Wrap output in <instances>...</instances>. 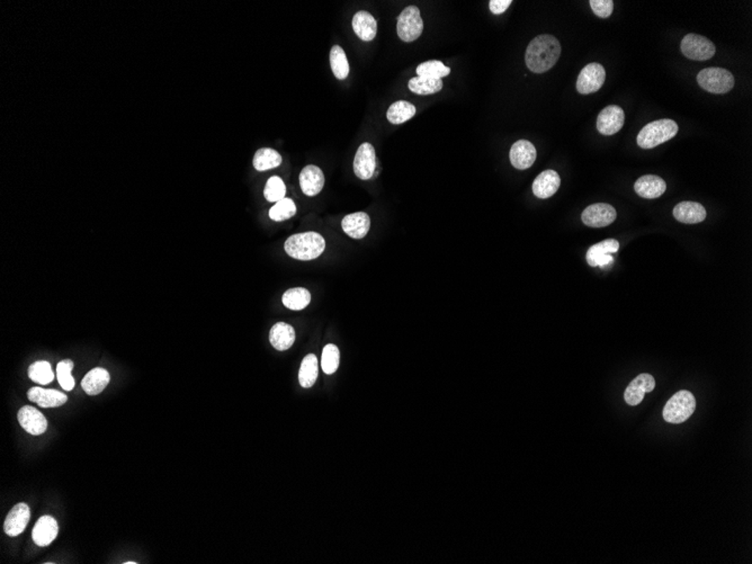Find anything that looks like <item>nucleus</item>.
<instances>
[{
  "label": "nucleus",
  "mask_w": 752,
  "mask_h": 564,
  "mask_svg": "<svg viewBox=\"0 0 752 564\" xmlns=\"http://www.w3.org/2000/svg\"><path fill=\"white\" fill-rule=\"evenodd\" d=\"M536 148L529 140H518L510 149V162L516 169H529L536 160Z\"/></svg>",
  "instance_id": "4468645a"
},
{
  "label": "nucleus",
  "mask_w": 752,
  "mask_h": 564,
  "mask_svg": "<svg viewBox=\"0 0 752 564\" xmlns=\"http://www.w3.org/2000/svg\"><path fill=\"white\" fill-rule=\"evenodd\" d=\"M616 210L611 204L597 203L592 204L581 214V219L587 227H605L612 225L616 220Z\"/></svg>",
  "instance_id": "1a4fd4ad"
},
{
  "label": "nucleus",
  "mask_w": 752,
  "mask_h": 564,
  "mask_svg": "<svg viewBox=\"0 0 752 564\" xmlns=\"http://www.w3.org/2000/svg\"><path fill=\"white\" fill-rule=\"evenodd\" d=\"M59 532L57 521L51 516H43L33 528V541L39 547H48L55 541Z\"/></svg>",
  "instance_id": "412c9836"
},
{
  "label": "nucleus",
  "mask_w": 752,
  "mask_h": 564,
  "mask_svg": "<svg viewBox=\"0 0 752 564\" xmlns=\"http://www.w3.org/2000/svg\"><path fill=\"white\" fill-rule=\"evenodd\" d=\"M330 66L337 79L344 80L347 78L349 75V64L342 46L335 45L331 48Z\"/></svg>",
  "instance_id": "7c9ffc66"
},
{
  "label": "nucleus",
  "mask_w": 752,
  "mask_h": 564,
  "mask_svg": "<svg viewBox=\"0 0 752 564\" xmlns=\"http://www.w3.org/2000/svg\"><path fill=\"white\" fill-rule=\"evenodd\" d=\"M285 194H286V186H285L284 182L277 176L270 177L267 183H266V186H265V199H267L268 202L277 203V202L285 199Z\"/></svg>",
  "instance_id": "e433bc0d"
},
{
  "label": "nucleus",
  "mask_w": 752,
  "mask_h": 564,
  "mask_svg": "<svg viewBox=\"0 0 752 564\" xmlns=\"http://www.w3.org/2000/svg\"><path fill=\"white\" fill-rule=\"evenodd\" d=\"M376 168V153L368 142L361 144L354 159V173L362 181L372 178Z\"/></svg>",
  "instance_id": "9b49d317"
},
{
  "label": "nucleus",
  "mask_w": 752,
  "mask_h": 564,
  "mask_svg": "<svg viewBox=\"0 0 752 564\" xmlns=\"http://www.w3.org/2000/svg\"><path fill=\"white\" fill-rule=\"evenodd\" d=\"M318 379V360L316 355L309 354L302 360L299 372V382L302 388L309 389Z\"/></svg>",
  "instance_id": "cd10ccee"
},
{
  "label": "nucleus",
  "mask_w": 752,
  "mask_h": 564,
  "mask_svg": "<svg viewBox=\"0 0 752 564\" xmlns=\"http://www.w3.org/2000/svg\"><path fill=\"white\" fill-rule=\"evenodd\" d=\"M561 178L555 170H545L537 176L533 183V193L538 199H545L557 193Z\"/></svg>",
  "instance_id": "a211bd4d"
},
{
  "label": "nucleus",
  "mask_w": 752,
  "mask_h": 564,
  "mask_svg": "<svg viewBox=\"0 0 752 564\" xmlns=\"http://www.w3.org/2000/svg\"><path fill=\"white\" fill-rule=\"evenodd\" d=\"M351 24H353L354 32L361 40L370 42L375 38L376 33H377V22L373 17V15L361 10L354 15Z\"/></svg>",
  "instance_id": "b1692460"
},
{
  "label": "nucleus",
  "mask_w": 752,
  "mask_h": 564,
  "mask_svg": "<svg viewBox=\"0 0 752 564\" xmlns=\"http://www.w3.org/2000/svg\"><path fill=\"white\" fill-rule=\"evenodd\" d=\"M625 123V113L618 105H609L599 113L597 130L603 136H613L620 132Z\"/></svg>",
  "instance_id": "9d476101"
},
{
  "label": "nucleus",
  "mask_w": 752,
  "mask_h": 564,
  "mask_svg": "<svg viewBox=\"0 0 752 564\" xmlns=\"http://www.w3.org/2000/svg\"><path fill=\"white\" fill-rule=\"evenodd\" d=\"M18 421L20 426L25 429L29 434L39 436L46 432L48 428V421L38 409L31 406H25L18 411Z\"/></svg>",
  "instance_id": "f3484780"
},
{
  "label": "nucleus",
  "mask_w": 752,
  "mask_h": 564,
  "mask_svg": "<svg viewBox=\"0 0 752 564\" xmlns=\"http://www.w3.org/2000/svg\"><path fill=\"white\" fill-rule=\"evenodd\" d=\"M620 242L615 239H607L592 246L587 251V262L592 267H605L614 262L612 253H618Z\"/></svg>",
  "instance_id": "f8f14e48"
},
{
  "label": "nucleus",
  "mask_w": 752,
  "mask_h": 564,
  "mask_svg": "<svg viewBox=\"0 0 752 564\" xmlns=\"http://www.w3.org/2000/svg\"><path fill=\"white\" fill-rule=\"evenodd\" d=\"M409 90L417 95H431L440 92L443 88L442 79H429L424 77H415L409 81Z\"/></svg>",
  "instance_id": "2f4dec72"
},
{
  "label": "nucleus",
  "mask_w": 752,
  "mask_h": 564,
  "mask_svg": "<svg viewBox=\"0 0 752 564\" xmlns=\"http://www.w3.org/2000/svg\"><path fill=\"white\" fill-rule=\"evenodd\" d=\"M72 369L74 362L70 360H61L57 366V381L66 391H71L75 388V379L71 375Z\"/></svg>",
  "instance_id": "4c0bfd02"
},
{
  "label": "nucleus",
  "mask_w": 752,
  "mask_h": 564,
  "mask_svg": "<svg viewBox=\"0 0 752 564\" xmlns=\"http://www.w3.org/2000/svg\"><path fill=\"white\" fill-rule=\"evenodd\" d=\"M655 388V377L652 375L640 374L629 383L624 393V399L629 406H638L643 401L646 393L653 391Z\"/></svg>",
  "instance_id": "ddd939ff"
},
{
  "label": "nucleus",
  "mask_w": 752,
  "mask_h": 564,
  "mask_svg": "<svg viewBox=\"0 0 752 564\" xmlns=\"http://www.w3.org/2000/svg\"><path fill=\"white\" fill-rule=\"evenodd\" d=\"M27 397L29 401L38 403L42 408H55L60 407L68 400V397L62 392L57 390L42 389V388H32L27 392Z\"/></svg>",
  "instance_id": "5701e85b"
},
{
  "label": "nucleus",
  "mask_w": 752,
  "mask_h": 564,
  "mask_svg": "<svg viewBox=\"0 0 752 564\" xmlns=\"http://www.w3.org/2000/svg\"><path fill=\"white\" fill-rule=\"evenodd\" d=\"M300 186L307 196H316L325 186V175L319 167L309 164L300 174Z\"/></svg>",
  "instance_id": "dca6fc26"
},
{
  "label": "nucleus",
  "mask_w": 752,
  "mask_h": 564,
  "mask_svg": "<svg viewBox=\"0 0 752 564\" xmlns=\"http://www.w3.org/2000/svg\"><path fill=\"white\" fill-rule=\"evenodd\" d=\"M590 6L598 17L607 18L612 15L614 3L612 0H592Z\"/></svg>",
  "instance_id": "58836bf2"
},
{
  "label": "nucleus",
  "mask_w": 752,
  "mask_h": 564,
  "mask_svg": "<svg viewBox=\"0 0 752 564\" xmlns=\"http://www.w3.org/2000/svg\"><path fill=\"white\" fill-rule=\"evenodd\" d=\"M29 517H31V512H29V506L26 504H18L9 512L7 515L5 523H4V530L8 536H18L20 533H23L25 530L26 526L29 524Z\"/></svg>",
  "instance_id": "2eb2a0df"
},
{
  "label": "nucleus",
  "mask_w": 752,
  "mask_h": 564,
  "mask_svg": "<svg viewBox=\"0 0 752 564\" xmlns=\"http://www.w3.org/2000/svg\"><path fill=\"white\" fill-rule=\"evenodd\" d=\"M416 71L418 77L429 79H442L443 77L450 75L451 69L443 64L442 61L431 60L426 61L424 64L417 66Z\"/></svg>",
  "instance_id": "473e14b6"
},
{
  "label": "nucleus",
  "mask_w": 752,
  "mask_h": 564,
  "mask_svg": "<svg viewBox=\"0 0 752 564\" xmlns=\"http://www.w3.org/2000/svg\"><path fill=\"white\" fill-rule=\"evenodd\" d=\"M681 52L690 60L706 61L714 57L716 48L712 41L697 34H687L681 41Z\"/></svg>",
  "instance_id": "0eeeda50"
},
{
  "label": "nucleus",
  "mask_w": 752,
  "mask_h": 564,
  "mask_svg": "<svg viewBox=\"0 0 752 564\" xmlns=\"http://www.w3.org/2000/svg\"><path fill=\"white\" fill-rule=\"evenodd\" d=\"M634 190L643 199H657L666 192L667 184L659 176L646 175L636 181Z\"/></svg>",
  "instance_id": "4be33fe9"
},
{
  "label": "nucleus",
  "mask_w": 752,
  "mask_h": 564,
  "mask_svg": "<svg viewBox=\"0 0 752 564\" xmlns=\"http://www.w3.org/2000/svg\"><path fill=\"white\" fill-rule=\"evenodd\" d=\"M561 44L553 35H538L526 50V66L535 73H543L555 66L560 58Z\"/></svg>",
  "instance_id": "f257e3e1"
},
{
  "label": "nucleus",
  "mask_w": 752,
  "mask_h": 564,
  "mask_svg": "<svg viewBox=\"0 0 752 564\" xmlns=\"http://www.w3.org/2000/svg\"><path fill=\"white\" fill-rule=\"evenodd\" d=\"M340 353L338 347L333 344L326 346L322 351L321 366L326 374H333L338 369Z\"/></svg>",
  "instance_id": "c9c22d12"
},
{
  "label": "nucleus",
  "mask_w": 752,
  "mask_h": 564,
  "mask_svg": "<svg viewBox=\"0 0 752 564\" xmlns=\"http://www.w3.org/2000/svg\"><path fill=\"white\" fill-rule=\"evenodd\" d=\"M109 382V373L102 367H96L87 373L81 381L83 391L88 395H97L106 388Z\"/></svg>",
  "instance_id": "a878e982"
},
{
  "label": "nucleus",
  "mask_w": 752,
  "mask_h": 564,
  "mask_svg": "<svg viewBox=\"0 0 752 564\" xmlns=\"http://www.w3.org/2000/svg\"><path fill=\"white\" fill-rule=\"evenodd\" d=\"M696 400L692 392L681 390L670 397L663 408L664 421L670 423H683L695 411Z\"/></svg>",
  "instance_id": "20e7f679"
},
{
  "label": "nucleus",
  "mask_w": 752,
  "mask_h": 564,
  "mask_svg": "<svg viewBox=\"0 0 752 564\" xmlns=\"http://www.w3.org/2000/svg\"><path fill=\"white\" fill-rule=\"evenodd\" d=\"M679 127L674 120L663 118L657 121L646 124V127L638 134V146L642 149H653V148L669 141L675 138Z\"/></svg>",
  "instance_id": "7ed1b4c3"
},
{
  "label": "nucleus",
  "mask_w": 752,
  "mask_h": 564,
  "mask_svg": "<svg viewBox=\"0 0 752 564\" xmlns=\"http://www.w3.org/2000/svg\"><path fill=\"white\" fill-rule=\"evenodd\" d=\"M285 251L288 256L299 260H312L325 251V238L316 232L294 234L285 241Z\"/></svg>",
  "instance_id": "f03ea898"
},
{
  "label": "nucleus",
  "mask_w": 752,
  "mask_h": 564,
  "mask_svg": "<svg viewBox=\"0 0 752 564\" xmlns=\"http://www.w3.org/2000/svg\"><path fill=\"white\" fill-rule=\"evenodd\" d=\"M253 167L258 171L273 169L281 164V157L276 150L270 148L259 149L253 156Z\"/></svg>",
  "instance_id": "c85d7f7f"
},
{
  "label": "nucleus",
  "mask_w": 752,
  "mask_h": 564,
  "mask_svg": "<svg viewBox=\"0 0 752 564\" xmlns=\"http://www.w3.org/2000/svg\"><path fill=\"white\" fill-rule=\"evenodd\" d=\"M697 83L711 94H727L734 87L735 80L732 73L727 69L706 68L698 73Z\"/></svg>",
  "instance_id": "39448f33"
},
{
  "label": "nucleus",
  "mask_w": 752,
  "mask_h": 564,
  "mask_svg": "<svg viewBox=\"0 0 752 564\" xmlns=\"http://www.w3.org/2000/svg\"><path fill=\"white\" fill-rule=\"evenodd\" d=\"M296 214L295 203L291 199H283L277 202L270 210V218L274 221L281 222L288 220Z\"/></svg>",
  "instance_id": "72a5a7b5"
},
{
  "label": "nucleus",
  "mask_w": 752,
  "mask_h": 564,
  "mask_svg": "<svg viewBox=\"0 0 752 564\" xmlns=\"http://www.w3.org/2000/svg\"><path fill=\"white\" fill-rule=\"evenodd\" d=\"M511 5V0H491L489 3L491 12L499 15L505 13Z\"/></svg>",
  "instance_id": "ea45409f"
},
{
  "label": "nucleus",
  "mask_w": 752,
  "mask_h": 564,
  "mask_svg": "<svg viewBox=\"0 0 752 564\" xmlns=\"http://www.w3.org/2000/svg\"><path fill=\"white\" fill-rule=\"evenodd\" d=\"M672 213L677 221L687 225L701 223L706 219V210L697 202H681L676 205Z\"/></svg>",
  "instance_id": "6ab92c4d"
},
{
  "label": "nucleus",
  "mask_w": 752,
  "mask_h": 564,
  "mask_svg": "<svg viewBox=\"0 0 752 564\" xmlns=\"http://www.w3.org/2000/svg\"><path fill=\"white\" fill-rule=\"evenodd\" d=\"M283 304L290 310L300 311L307 308L311 302L310 292L303 288H295L287 290L283 294Z\"/></svg>",
  "instance_id": "bb28decb"
},
{
  "label": "nucleus",
  "mask_w": 752,
  "mask_h": 564,
  "mask_svg": "<svg viewBox=\"0 0 752 564\" xmlns=\"http://www.w3.org/2000/svg\"><path fill=\"white\" fill-rule=\"evenodd\" d=\"M342 227L344 234L353 239H363L370 231V216L365 212L349 214V216H344L342 220Z\"/></svg>",
  "instance_id": "aec40b11"
},
{
  "label": "nucleus",
  "mask_w": 752,
  "mask_h": 564,
  "mask_svg": "<svg viewBox=\"0 0 752 564\" xmlns=\"http://www.w3.org/2000/svg\"><path fill=\"white\" fill-rule=\"evenodd\" d=\"M605 79V68L601 64L596 62L587 64L583 66L578 77L577 90L583 95L594 94L603 87Z\"/></svg>",
  "instance_id": "6e6552de"
},
{
  "label": "nucleus",
  "mask_w": 752,
  "mask_h": 564,
  "mask_svg": "<svg viewBox=\"0 0 752 564\" xmlns=\"http://www.w3.org/2000/svg\"><path fill=\"white\" fill-rule=\"evenodd\" d=\"M29 376L31 380L39 384H49L53 381L55 375L52 373L51 365L48 362L41 360L29 366Z\"/></svg>",
  "instance_id": "f704fd0d"
},
{
  "label": "nucleus",
  "mask_w": 752,
  "mask_h": 564,
  "mask_svg": "<svg viewBox=\"0 0 752 564\" xmlns=\"http://www.w3.org/2000/svg\"><path fill=\"white\" fill-rule=\"evenodd\" d=\"M270 344L277 351H287L295 341V330L293 327L285 323H279L273 325L270 332Z\"/></svg>",
  "instance_id": "393cba45"
},
{
  "label": "nucleus",
  "mask_w": 752,
  "mask_h": 564,
  "mask_svg": "<svg viewBox=\"0 0 752 564\" xmlns=\"http://www.w3.org/2000/svg\"><path fill=\"white\" fill-rule=\"evenodd\" d=\"M124 563H125V564H135V563H137V562L129 561V562H124Z\"/></svg>",
  "instance_id": "a19ab883"
},
{
  "label": "nucleus",
  "mask_w": 752,
  "mask_h": 564,
  "mask_svg": "<svg viewBox=\"0 0 752 564\" xmlns=\"http://www.w3.org/2000/svg\"><path fill=\"white\" fill-rule=\"evenodd\" d=\"M424 31V22L418 7L408 6L402 10L398 17L396 32L403 42H414Z\"/></svg>",
  "instance_id": "423d86ee"
},
{
  "label": "nucleus",
  "mask_w": 752,
  "mask_h": 564,
  "mask_svg": "<svg viewBox=\"0 0 752 564\" xmlns=\"http://www.w3.org/2000/svg\"><path fill=\"white\" fill-rule=\"evenodd\" d=\"M416 114V107L409 101H396L389 107L387 118L392 124H402L409 121Z\"/></svg>",
  "instance_id": "c756f323"
}]
</instances>
